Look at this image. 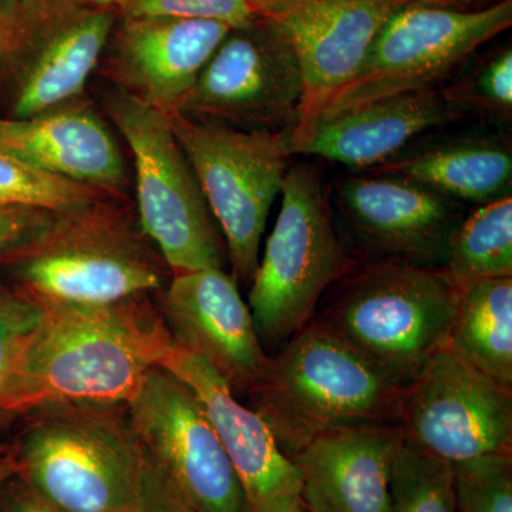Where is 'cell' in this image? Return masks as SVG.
Returning a JSON list of instances; mask_svg holds the SVG:
<instances>
[{"label": "cell", "mask_w": 512, "mask_h": 512, "mask_svg": "<svg viewBox=\"0 0 512 512\" xmlns=\"http://www.w3.org/2000/svg\"><path fill=\"white\" fill-rule=\"evenodd\" d=\"M151 296L110 303L36 298L45 312L0 384V424L50 404L130 402L175 346Z\"/></svg>", "instance_id": "1"}, {"label": "cell", "mask_w": 512, "mask_h": 512, "mask_svg": "<svg viewBox=\"0 0 512 512\" xmlns=\"http://www.w3.org/2000/svg\"><path fill=\"white\" fill-rule=\"evenodd\" d=\"M0 266L35 298L73 303L156 295L173 276L130 202L114 197L50 212Z\"/></svg>", "instance_id": "2"}, {"label": "cell", "mask_w": 512, "mask_h": 512, "mask_svg": "<svg viewBox=\"0 0 512 512\" xmlns=\"http://www.w3.org/2000/svg\"><path fill=\"white\" fill-rule=\"evenodd\" d=\"M404 386L313 319L269 357L249 403L289 458L320 434L397 423Z\"/></svg>", "instance_id": "3"}, {"label": "cell", "mask_w": 512, "mask_h": 512, "mask_svg": "<svg viewBox=\"0 0 512 512\" xmlns=\"http://www.w3.org/2000/svg\"><path fill=\"white\" fill-rule=\"evenodd\" d=\"M16 474L63 512H134L143 447L127 404L62 403L20 417Z\"/></svg>", "instance_id": "4"}, {"label": "cell", "mask_w": 512, "mask_h": 512, "mask_svg": "<svg viewBox=\"0 0 512 512\" xmlns=\"http://www.w3.org/2000/svg\"><path fill=\"white\" fill-rule=\"evenodd\" d=\"M336 284L313 319L394 382L406 386L447 348L460 285L443 269L370 261Z\"/></svg>", "instance_id": "5"}, {"label": "cell", "mask_w": 512, "mask_h": 512, "mask_svg": "<svg viewBox=\"0 0 512 512\" xmlns=\"http://www.w3.org/2000/svg\"><path fill=\"white\" fill-rule=\"evenodd\" d=\"M117 18L87 0H3L0 119H29L84 96Z\"/></svg>", "instance_id": "6"}, {"label": "cell", "mask_w": 512, "mask_h": 512, "mask_svg": "<svg viewBox=\"0 0 512 512\" xmlns=\"http://www.w3.org/2000/svg\"><path fill=\"white\" fill-rule=\"evenodd\" d=\"M281 195V211L248 296L259 339L271 346L288 342L311 323L325 292L355 265L336 231L316 168H288Z\"/></svg>", "instance_id": "7"}, {"label": "cell", "mask_w": 512, "mask_h": 512, "mask_svg": "<svg viewBox=\"0 0 512 512\" xmlns=\"http://www.w3.org/2000/svg\"><path fill=\"white\" fill-rule=\"evenodd\" d=\"M103 109L133 157L138 224L173 275L224 269L225 242L168 114L117 89Z\"/></svg>", "instance_id": "8"}, {"label": "cell", "mask_w": 512, "mask_h": 512, "mask_svg": "<svg viewBox=\"0 0 512 512\" xmlns=\"http://www.w3.org/2000/svg\"><path fill=\"white\" fill-rule=\"evenodd\" d=\"M168 119L224 232L232 275L251 284L266 220L293 156L292 131L244 130L178 113Z\"/></svg>", "instance_id": "9"}, {"label": "cell", "mask_w": 512, "mask_h": 512, "mask_svg": "<svg viewBox=\"0 0 512 512\" xmlns=\"http://www.w3.org/2000/svg\"><path fill=\"white\" fill-rule=\"evenodd\" d=\"M511 25L512 0L481 9L402 6L384 23L356 76L328 101L318 124L373 101L433 89Z\"/></svg>", "instance_id": "10"}, {"label": "cell", "mask_w": 512, "mask_h": 512, "mask_svg": "<svg viewBox=\"0 0 512 512\" xmlns=\"http://www.w3.org/2000/svg\"><path fill=\"white\" fill-rule=\"evenodd\" d=\"M301 100L291 43L271 19L259 18L231 29L173 113L244 130L293 131Z\"/></svg>", "instance_id": "11"}, {"label": "cell", "mask_w": 512, "mask_h": 512, "mask_svg": "<svg viewBox=\"0 0 512 512\" xmlns=\"http://www.w3.org/2000/svg\"><path fill=\"white\" fill-rule=\"evenodd\" d=\"M144 451L195 512H251L237 473L191 387L154 367L127 403Z\"/></svg>", "instance_id": "12"}, {"label": "cell", "mask_w": 512, "mask_h": 512, "mask_svg": "<svg viewBox=\"0 0 512 512\" xmlns=\"http://www.w3.org/2000/svg\"><path fill=\"white\" fill-rule=\"evenodd\" d=\"M397 424L409 443L447 463L512 454V390L444 348L404 386Z\"/></svg>", "instance_id": "13"}, {"label": "cell", "mask_w": 512, "mask_h": 512, "mask_svg": "<svg viewBox=\"0 0 512 512\" xmlns=\"http://www.w3.org/2000/svg\"><path fill=\"white\" fill-rule=\"evenodd\" d=\"M157 306L174 343L204 360L235 396H249L269 365L239 282L221 268L171 276Z\"/></svg>", "instance_id": "14"}, {"label": "cell", "mask_w": 512, "mask_h": 512, "mask_svg": "<svg viewBox=\"0 0 512 512\" xmlns=\"http://www.w3.org/2000/svg\"><path fill=\"white\" fill-rule=\"evenodd\" d=\"M397 0H299L271 19L291 43L302 74V100L292 131L293 156L318 126L328 101L365 63Z\"/></svg>", "instance_id": "15"}, {"label": "cell", "mask_w": 512, "mask_h": 512, "mask_svg": "<svg viewBox=\"0 0 512 512\" xmlns=\"http://www.w3.org/2000/svg\"><path fill=\"white\" fill-rule=\"evenodd\" d=\"M352 177L339 185L343 217L375 261L443 268L464 215L451 198L393 175Z\"/></svg>", "instance_id": "16"}, {"label": "cell", "mask_w": 512, "mask_h": 512, "mask_svg": "<svg viewBox=\"0 0 512 512\" xmlns=\"http://www.w3.org/2000/svg\"><path fill=\"white\" fill-rule=\"evenodd\" d=\"M231 29L215 20L117 18L97 70L114 89L170 114Z\"/></svg>", "instance_id": "17"}, {"label": "cell", "mask_w": 512, "mask_h": 512, "mask_svg": "<svg viewBox=\"0 0 512 512\" xmlns=\"http://www.w3.org/2000/svg\"><path fill=\"white\" fill-rule=\"evenodd\" d=\"M164 369L191 387L234 467L251 512H292L302 504L301 474L268 424L244 406L204 360L175 345Z\"/></svg>", "instance_id": "18"}, {"label": "cell", "mask_w": 512, "mask_h": 512, "mask_svg": "<svg viewBox=\"0 0 512 512\" xmlns=\"http://www.w3.org/2000/svg\"><path fill=\"white\" fill-rule=\"evenodd\" d=\"M0 151L42 173L128 200L123 151L86 94L29 119H0Z\"/></svg>", "instance_id": "19"}, {"label": "cell", "mask_w": 512, "mask_h": 512, "mask_svg": "<svg viewBox=\"0 0 512 512\" xmlns=\"http://www.w3.org/2000/svg\"><path fill=\"white\" fill-rule=\"evenodd\" d=\"M402 441L397 423L320 434L292 457L301 474L302 504L313 512H387Z\"/></svg>", "instance_id": "20"}, {"label": "cell", "mask_w": 512, "mask_h": 512, "mask_svg": "<svg viewBox=\"0 0 512 512\" xmlns=\"http://www.w3.org/2000/svg\"><path fill=\"white\" fill-rule=\"evenodd\" d=\"M450 90L426 89L373 101L322 121L298 153L355 168L380 167L419 134L463 116Z\"/></svg>", "instance_id": "21"}, {"label": "cell", "mask_w": 512, "mask_h": 512, "mask_svg": "<svg viewBox=\"0 0 512 512\" xmlns=\"http://www.w3.org/2000/svg\"><path fill=\"white\" fill-rule=\"evenodd\" d=\"M372 173L413 181L451 200L487 204L510 190L512 156L494 141L460 140L393 158Z\"/></svg>", "instance_id": "22"}, {"label": "cell", "mask_w": 512, "mask_h": 512, "mask_svg": "<svg viewBox=\"0 0 512 512\" xmlns=\"http://www.w3.org/2000/svg\"><path fill=\"white\" fill-rule=\"evenodd\" d=\"M460 285L447 349L512 390V278Z\"/></svg>", "instance_id": "23"}, {"label": "cell", "mask_w": 512, "mask_h": 512, "mask_svg": "<svg viewBox=\"0 0 512 512\" xmlns=\"http://www.w3.org/2000/svg\"><path fill=\"white\" fill-rule=\"evenodd\" d=\"M444 272L457 284L512 278L511 194L463 217L448 242Z\"/></svg>", "instance_id": "24"}, {"label": "cell", "mask_w": 512, "mask_h": 512, "mask_svg": "<svg viewBox=\"0 0 512 512\" xmlns=\"http://www.w3.org/2000/svg\"><path fill=\"white\" fill-rule=\"evenodd\" d=\"M387 512H460L451 463L403 437L394 460Z\"/></svg>", "instance_id": "25"}, {"label": "cell", "mask_w": 512, "mask_h": 512, "mask_svg": "<svg viewBox=\"0 0 512 512\" xmlns=\"http://www.w3.org/2000/svg\"><path fill=\"white\" fill-rule=\"evenodd\" d=\"M100 197L109 195L42 173L0 151V207H32L56 212Z\"/></svg>", "instance_id": "26"}, {"label": "cell", "mask_w": 512, "mask_h": 512, "mask_svg": "<svg viewBox=\"0 0 512 512\" xmlns=\"http://www.w3.org/2000/svg\"><path fill=\"white\" fill-rule=\"evenodd\" d=\"M451 466L458 511L512 512V454H488Z\"/></svg>", "instance_id": "27"}, {"label": "cell", "mask_w": 512, "mask_h": 512, "mask_svg": "<svg viewBox=\"0 0 512 512\" xmlns=\"http://www.w3.org/2000/svg\"><path fill=\"white\" fill-rule=\"evenodd\" d=\"M119 18L215 20L232 29L259 19L248 0H109Z\"/></svg>", "instance_id": "28"}, {"label": "cell", "mask_w": 512, "mask_h": 512, "mask_svg": "<svg viewBox=\"0 0 512 512\" xmlns=\"http://www.w3.org/2000/svg\"><path fill=\"white\" fill-rule=\"evenodd\" d=\"M43 312L35 296L0 281V384L20 343L39 325Z\"/></svg>", "instance_id": "29"}, {"label": "cell", "mask_w": 512, "mask_h": 512, "mask_svg": "<svg viewBox=\"0 0 512 512\" xmlns=\"http://www.w3.org/2000/svg\"><path fill=\"white\" fill-rule=\"evenodd\" d=\"M470 86L464 93H453L458 103L466 109L467 103H477L484 109L511 116L512 111V52L510 47L485 63L471 77Z\"/></svg>", "instance_id": "30"}, {"label": "cell", "mask_w": 512, "mask_h": 512, "mask_svg": "<svg viewBox=\"0 0 512 512\" xmlns=\"http://www.w3.org/2000/svg\"><path fill=\"white\" fill-rule=\"evenodd\" d=\"M134 512H195L144 448L140 497Z\"/></svg>", "instance_id": "31"}, {"label": "cell", "mask_w": 512, "mask_h": 512, "mask_svg": "<svg viewBox=\"0 0 512 512\" xmlns=\"http://www.w3.org/2000/svg\"><path fill=\"white\" fill-rule=\"evenodd\" d=\"M50 212L32 207H0V255L42 224Z\"/></svg>", "instance_id": "32"}, {"label": "cell", "mask_w": 512, "mask_h": 512, "mask_svg": "<svg viewBox=\"0 0 512 512\" xmlns=\"http://www.w3.org/2000/svg\"><path fill=\"white\" fill-rule=\"evenodd\" d=\"M0 512H63L36 493L18 474L0 485Z\"/></svg>", "instance_id": "33"}, {"label": "cell", "mask_w": 512, "mask_h": 512, "mask_svg": "<svg viewBox=\"0 0 512 512\" xmlns=\"http://www.w3.org/2000/svg\"><path fill=\"white\" fill-rule=\"evenodd\" d=\"M256 15L262 19H274L282 15L299 0H248Z\"/></svg>", "instance_id": "34"}, {"label": "cell", "mask_w": 512, "mask_h": 512, "mask_svg": "<svg viewBox=\"0 0 512 512\" xmlns=\"http://www.w3.org/2000/svg\"><path fill=\"white\" fill-rule=\"evenodd\" d=\"M402 5L420 3V5L443 6V8L454 9H481L493 5L497 0H397Z\"/></svg>", "instance_id": "35"}, {"label": "cell", "mask_w": 512, "mask_h": 512, "mask_svg": "<svg viewBox=\"0 0 512 512\" xmlns=\"http://www.w3.org/2000/svg\"><path fill=\"white\" fill-rule=\"evenodd\" d=\"M16 473V461L13 457L12 447H10V453L8 456L0 461V485L5 483L8 478L12 477Z\"/></svg>", "instance_id": "36"}, {"label": "cell", "mask_w": 512, "mask_h": 512, "mask_svg": "<svg viewBox=\"0 0 512 512\" xmlns=\"http://www.w3.org/2000/svg\"><path fill=\"white\" fill-rule=\"evenodd\" d=\"M9 453H10V447L2 446V444H0V461H2L3 458L8 456Z\"/></svg>", "instance_id": "37"}, {"label": "cell", "mask_w": 512, "mask_h": 512, "mask_svg": "<svg viewBox=\"0 0 512 512\" xmlns=\"http://www.w3.org/2000/svg\"><path fill=\"white\" fill-rule=\"evenodd\" d=\"M292 512H313V511L309 510L308 507H305V505L301 504V505H299V507H296L295 510H293Z\"/></svg>", "instance_id": "38"}, {"label": "cell", "mask_w": 512, "mask_h": 512, "mask_svg": "<svg viewBox=\"0 0 512 512\" xmlns=\"http://www.w3.org/2000/svg\"><path fill=\"white\" fill-rule=\"evenodd\" d=\"M87 2L97 3V5L109 6V0H87Z\"/></svg>", "instance_id": "39"}]
</instances>
